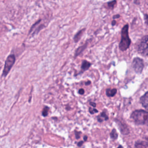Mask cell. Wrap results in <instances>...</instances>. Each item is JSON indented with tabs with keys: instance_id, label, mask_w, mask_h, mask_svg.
I'll return each mask as SVG.
<instances>
[{
	"instance_id": "obj_15",
	"label": "cell",
	"mask_w": 148,
	"mask_h": 148,
	"mask_svg": "<svg viewBox=\"0 0 148 148\" xmlns=\"http://www.w3.org/2000/svg\"><path fill=\"white\" fill-rule=\"evenodd\" d=\"M145 23L148 25V14L145 15Z\"/></svg>"
},
{
	"instance_id": "obj_10",
	"label": "cell",
	"mask_w": 148,
	"mask_h": 148,
	"mask_svg": "<svg viewBox=\"0 0 148 148\" xmlns=\"http://www.w3.org/2000/svg\"><path fill=\"white\" fill-rule=\"evenodd\" d=\"M91 64L89 62L86 61V60H84L83 62H82V69L83 71H86L87 69H88L89 68V67L90 66Z\"/></svg>"
},
{
	"instance_id": "obj_19",
	"label": "cell",
	"mask_w": 148,
	"mask_h": 148,
	"mask_svg": "<svg viewBox=\"0 0 148 148\" xmlns=\"http://www.w3.org/2000/svg\"><path fill=\"white\" fill-rule=\"evenodd\" d=\"M115 23H116V21H112V25H114V24H115Z\"/></svg>"
},
{
	"instance_id": "obj_13",
	"label": "cell",
	"mask_w": 148,
	"mask_h": 148,
	"mask_svg": "<svg viewBox=\"0 0 148 148\" xmlns=\"http://www.w3.org/2000/svg\"><path fill=\"white\" fill-rule=\"evenodd\" d=\"M110 136H111L112 138H113V139H115L117 138V132H116V130L114 129H113L112 130V132L110 134Z\"/></svg>"
},
{
	"instance_id": "obj_4",
	"label": "cell",
	"mask_w": 148,
	"mask_h": 148,
	"mask_svg": "<svg viewBox=\"0 0 148 148\" xmlns=\"http://www.w3.org/2000/svg\"><path fill=\"white\" fill-rule=\"evenodd\" d=\"M138 52L145 56H148V35L143 36L138 46Z\"/></svg>"
},
{
	"instance_id": "obj_14",
	"label": "cell",
	"mask_w": 148,
	"mask_h": 148,
	"mask_svg": "<svg viewBox=\"0 0 148 148\" xmlns=\"http://www.w3.org/2000/svg\"><path fill=\"white\" fill-rule=\"evenodd\" d=\"M90 112L91 114H93V113H94L98 112V110H97V109H95L90 108Z\"/></svg>"
},
{
	"instance_id": "obj_2",
	"label": "cell",
	"mask_w": 148,
	"mask_h": 148,
	"mask_svg": "<svg viewBox=\"0 0 148 148\" xmlns=\"http://www.w3.org/2000/svg\"><path fill=\"white\" fill-rule=\"evenodd\" d=\"M131 44V39L128 35V25H125L121 29V39L119 43V49L121 51L126 50Z\"/></svg>"
},
{
	"instance_id": "obj_11",
	"label": "cell",
	"mask_w": 148,
	"mask_h": 148,
	"mask_svg": "<svg viewBox=\"0 0 148 148\" xmlns=\"http://www.w3.org/2000/svg\"><path fill=\"white\" fill-rule=\"evenodd\" d=\"M49 108L47 106H45L42 111V116L44 117L47 116L49 113Z\"/></svg>"
},
{
	"instance_id": "obj_12",
	"label": "cell",
	"mask_w": 148,
	"mask_h": 148,
	"mask_svg": "<svg viewBox=\"0 0 148 148\" xmlns=\"http://www.w3.org/2000/svg\"><path fill=\"white\" fill-rule=\"evenodd\" d=\"M116 4V0H114V1H112L111 2H109L108 3V6L109 8L110 9H113L114 8V6H115V5Z\"/></svg>"
},
{
	"instance_id": "obj_16",
	"label": "cell",
	"mask_w": 148,
	"mask_h": 148,
	"mask_svg": "<svg viewBox=\"0 0 148 148\" xmlns=\"http://www.w3.org/2000/svg\"><path fill=\"white\" fill-rule=\"evenodd\" d=\"M79 94H83L84 92V91L83 89H80L79 91Z\"/></svg>"
},
{
	"instance_id": "obj_6",
	"label": "cell",
	"mask_w": 148,
	"mask_h": 148,
	"mask_svg": "<svg viewBox=\"0 0 148 148\" xmlns=\"http://www.w3.org/2000/svg\"><path fill=\"white\" fill-rule=\"evenodd\" d=\"M40 22H41V20H39L38 21L36 22L31 28L30 31L29 32V35H31L32 36L36 34H38V32L42 28V25L40 24Z\"/></svg>"
},
{
	"instance_id": "obj_7",
	"label": "cell",
	"mask_w": 148,
	"mask_h": 148,
	"mask_svg": "<svg viewBox=\"0 0 148 148\" xmlns=\"http://www.w3.org/2000/svg\"><path fill=\"white\" fill-rule=\"evenodd\" d=\"M142 106L148 110V92H146L140 99Z\"/></svg>"
},
{
	"instance_id": "obj_17",
	"label": "cell",
	"mask_w": 148,
	"mask_h": 148,
	"mask_svg": "<svg viewBox=\"0 0 148 148\" xmlns=\"http://www.w3.org/2000/svg\"><path fill=\"white\" fill-rule=\"evenodd\" d=\"M90 104H91V105H92L94 107H95V105H96L95 103H92V102H91V103H90Z\"/></svg>"
},
{
	"instance_id": "obj_18",
	"label": "cell",
	"mask_w": 148,
	"mask_h": 148,
	"mask_svg": "<svg viewBox=\"0 0 148 148\" xmlns=\"http://www.w3.org/2000/svg\"><path fill=\"white\" fill-rule=\"evenodd\" d=\"M117 17H119V15H116V16H114L113 17V18H117Z\"/></svg>"
},
{
	"instance_id": "obj_1",
	"label": "cell",
	"mask_w": 148,
	"mask_h": 148,
	"mask_svg": "<svg viewBox=\"0 0 148 148\" xmlns=\"http://www.w3.org/2000/svg\"><path fill=\"white\" fill-rule=\"evenodd\" d=\"M131 117L136 124L148 126V112L136 110L132 113Z\"/></svg>"
},
{
	"instance_id": "obj_3",
	"label": "cell",
	"mask_w": 148,
	"mask_h": 148,
	"mask_svg": "<svg viewBox=\"0 0 148 148\" xmlns=\"http://www.w3.org/2000/svg\"><path fill=\"white\" fill-rule=\"evenodd\" d=\"M15 61L16 57L14 54H10L7 57L5 62V66L2 72V76L6 77L8 75L11 68L15 63Z\"/></svg>"
},
{
	"instance_id": "obj_9",
	"label": "cell",
	"mask_w": 148,
	"mask_h": 148,
	"mask_svg": "<svg viewBox=\"0 0 148 148\" xmlns=\"http://www.w3.org/2000/svg\"><path fill=\"white\" fill-rule=\"evenodd\" d=\"M106 95L108 97H113L117 92L116 88H109L106 90Z\"/></svg>"
},
{
	"instance_id": "obj_8",
	"label": "cell",
	"mask_w": 148,
	"mask_h": 148,
	"mask_svg": "<svg viewBox=\"0 0 148 148\" xmlns=\"http://www.w3.org/2000/svg\"><path fill=\"white\" fill-rule=\"evenodd\" d=\"M135 147H148V139L145 140L136 142Z\"/></svg>"
},
{
	"instance_id": "obj_5",
	"label": "cell",
	"mask_w": 148,
	"mask_h": 148,
	"mask_svg": "<svg viewBox=\"0 0 148 148\" xmlns=\"http://www.w3.org/2000/svg\"><path fill=\"white\" fill-rule=\"evenodd\" d=\"M132 64L134 71L136 73H140L142 72V70L144 67V62L143 60L138 57L135 58L132 61Z\"/></svg>"
}]
</instances>
